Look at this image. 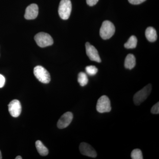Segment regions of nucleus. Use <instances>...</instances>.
Returning <instances> with one entry per match:
<instances>
[{
  "label": "nucleus",
  "mask_w": 159,
  "mask_h": 159,
  "mask_svg": "<svg viewBox=\"0 0 159 159\" xmlns=\"http://www.w3.org/2000/svg\"><path fill=\"white\" fill-rule=\"evenodd\" d=\"M115 31V27L113 23L110 21L106 20L102 23L99 34L102 39H108L114 35Z\"/></svg>",
  "instance_id": "1"
},
{
  "label": "nucleus",
  "mask_w": 159,
  "mask_h": 159,
  "mask_svg": "<svg viewBox=\"0 0 159 159\" xmlns=\"http://www.w3.org/2000/svg\"><path fill=\"white\" fill-rule=\"evenodd\" d=\"M34 40L38 45L41 48H45L52 45L54 43L53 38L50 34L45 32H39L34 36Z\"/></svg>",
  "instance_id": "4"
},
{
  "label": "nucleus",
  "mask_w": 159,
  "mask_h": 159,
  "mask_svg": "<svg viewBox=\"0 0 159 159\" xmlns=\"http://www.w3.org/2000/svg\"><path fill=\"white\" fill-rule=\"evenodd\" d=\"M39 8L35 4L29 5L26 8L25 17L27 20H33L36 18L38 15Z\"/></svg>",
  "instance_id": "11"
},
{
  "label": "nucleus",
  "mask_w": 159,
  "mask_h": 159,
  "mask_svg": "<svg viewBox=\"0 0 159 159\" xmlns=\"http://www.w3.org/2000/svg\"><path fill=\"white\" fill-rule=\"evenodd\" d=\"M137 38L134 35L130 36L127 42L124 44V47L126 49H134L136 47L137 45Z\"/></svg>",
  "instance_id": "15"
},
{
  "label": "nucleus",
  "mask_w": 159,
  "mask_h": 159,
  "mask_svg": "<svg viewBox=\"0 0 159 159\" xmlns=\"http://www.w3.org/2000/svg\"><path fill=\"white\" fill-rule=\"evenodd\" d=\"M80 151L82 154L91 157L95 158L97 156V153L91 145L85 142H82L79 146Z\"/></svg>",
  "instance_id": "10"
},
{
  "label": "nucleus",
  "mask_w": 159,
  "mask_h": 159,
  "mask_svg": "<svg viewBox=\"0 0 159 159\" xmlns=\"http://www.w3.org/2000/svg\"><path fill=\"white\" fill-rule=\"evenodd\" d=\"M78 82L80 85L81 86L84 87L88 83L89 79L88 78L87 75L84 72H80L78 75Z\"/></svg>",
  "instance_id": "16"
},
{
  "label": "nucleus",
  "mask_w": 159,
  "mask_h": 159,
  "mask_svg": "<svg viewBox=\"0 0 159 159\" xmlns=\"http://www.w3.org/2000/svg\"><path fill=\"white\" fill-rule=\"evenodd\" d=\"M151 112L153 114H158L159 113V102H158L152 107Z\"/></svg>",
  "instance_id": "19"
},
{
  "label": "nucleus",
  "mask_w": 159,
  "mask_h": 159,
  "mask_svg": "<svg viewBox=\"0 0 159 159\" xmlns=\"http://www.w3.org/2000/svg\"><path fill=\"white\" fill-rule=\"evenodd\" d=\"M85 48L87 55L91 61L99 63L101 62L98 51L93 46L88 42L86 43Z\"/></svg>",
  "instance_id": "7"
},
{
  "label": "nucleus",
  "mask_w": 159,
  "mask_h": 159,
  "mask_svg": "<svg viewBox=\"0 0 159 159\" xmlns=\"http://www.w3.org/2000/svg\"><path fill=\"white\" fill-rule=\"evenodd\" d=\"M34 74L35 77L42 83L48 84L51 81L50 74L42 66H38L34 68Z\"/></svg>",
  "instance_id": "5"
},
{
  "label": "nucleus",
  "mask_w": 159,
  "mask_h": 159,
  "mask_svg": "<svg viewBox=\"0 0 159 159\" xmlns=\"http://www.w3.org/2000/svg\"><path fill=\"white\" fill-rule=\"evenodd\" d=\"M145 1L146 0H128L129 2L133 5H139Z\"/></svg>",
  "instance_id": "20"
},
{
  "label": "nucleus",
  "mask_w": 159,
  "mask_h": 159,
  "mask_svg": "<svg viewBox=\"0 0 159 159\" xmlns=\"http://www.w3.org/2000/svg\"><path fill=\"white\" fill-rule=\"evenodd\" d=\"M136 65V58L133 54H129L125 57L124 66L125 68L131 70Z\"/></svg>",
  "instance_id": "13"
},
{
  "label": "nucleus",
  "mask_w": 159,
  "mask_h": 159,
  "mask_svg": "<svg viewBox=\"0 0 159 159\" xmlns=\"http://www.w3.org/2000/svg\"><path fill=\"white\" fill-rule=\"evenodd\" d=\"M16 159H22V157H21L20 156H17L15 158Z\"/></svg>",
  "instance_id": "23"
},
{
  "label": "nucleus",
  "mask_w": 159,
  "mask_h": 159,
  "mask_svg": "<svg viewBox=\"0 0 159 159\" xmlns=\"http://www.w3.org/2000/svg\"><path fill=\"white\" fill-rule=\"evenodd\" d=\"M99 0H86V2L89 6H93L97 4Z\"/></svg>",
  "instance_id": "22"
},
{
  "label": "nucleus",
  "mask_w": 159,
  "mask_h": 159,
  "mask_svg": "<svg viewBox=\"0 0 159 159\" xmlns=\"http://www.w3.org/2000/svg\"><path fill=\"white\" fill-rule=\"evenodd\" d=\"M145 36L150 42H154L157 39V31L155 29L151 27H148L145 31Z\"/></svg>",
  "instance_id": "12"
},
{
  "label": "nucleus",
  "mask_w": 159,
  "mask_h": 159,
  "mask_svg": "<svg viewBox=\"0 0 159 159\" xmlns=\"http://www.w3.org/2000/svg\"><path fill=\"white\" fill-rule=\"evenodd\" d=\"M73 119V115L71 112H67L61 117L57 123V126L60 129L68 126Z\"/></svg>",
  "instance_id": "9"
},
{
  "label": "nucleus",
  "mask_w": 159,
  "mask_h": 159,
  "mask_svg": "<svg viewBox=\"0 0 159 159\" xmlns=\"http://www.w3.org/2000/svg\"><path fill=\"white\" fill-rule=\"evenodd\" d=\"M97 110L100 113L109 112L111 110L110 100L106 96H102L97 101Z\"/></svg>",
  "instance_id": "6"
},
{
  "label": "nucleus",
  "mask_w": 159,
  "mask_h": 159,
  "mask_svg": "<svg viewBox=\"0 0 159 159\" xmlns=\"http://www.w3.org/2000/svg\"><path fill=\"white\" fill-rule=\"evenodd\" d=\"M9 113L11 116L17 118L20 115L22 111V107L20 102L17 99L12 100L8 105Z\"/></svg>",
  "instance_id": "8"
},
{
  "label": "nucleus",
  "mask_w": 159,
  "mask_h": 159,
  "mask_svg": "<svg viewBox=\"0 0 159 159\" xmlns=\"http://www.w3.org/2000/svg\"><path fill=\"white\" fill-rule=\"evenodd\" d=\"M87 74L90 76H94L97 74L98 72V69L94 66H87L85 68Z\"/></svg>",
  "instance_id": "18"
},
{
  "label": "nucleus",
  "mask_w": 159,
  "mask_h": 159,
  "mask_svg": "<svg viewBox=\"0 0 159 159\" xmlns=\"http://www.w3.org/2000/svg\"><path fill=\"white\" fill-rule=\"evenodd\" d=\"M35 147L40 155L42 156L48 155L49 152L48 149L39 140H38L35 142Z\"/></svg>",
  "instance_id": "14"
},
{
  "label": "nucleus",
  "mask_w": 159,
  "mask_h": 159,
  "mask_svg": "<svg viewBox=\"0 0 159 159\" xmlns=\"http://www.w3.org/2000/svg\"><path fill=\"white\" fill-rule=\"evenodd\" d=\"M2 159V154H1V151H0V159Z\"/></svg>",
  "instance_id": "24"
},
{
  "label": "nucleus",
  "mask_w": 159,
  "mask_h": 159,
  "mask_svg": "<svg viewBox=\"0 0 159 159\" xmlns=\"http://www.w3.org/2000/svg\"><path fill=\"white\" fill-rule=\"evenodd\" d=\"M131 157L133 159H143L142 152L140 149H135L132 151L131 153Z\"/></svg>",
  "instance_id": "17"
},
{
  "label": "nucleus",
  "mask_w": 159,
  "mask_h": 159,
  "mask_svg": "<svg viewBox=\"0 0 159 159\" xmlns=\"http://www.w3.org/2000/svg\"><path fill=\"white\" fill-rule=\"evenodd\" d=\"M152 91V85L149 84L145 86L134 95V102L136 105H139L145 101L149 96Z\"/></svg>",
  "instance_id": "2"
},
{
  "label": "nucleus",
  "mask_w": 159,
  "mask_h": 159,
  "mask_svg": "<svg viewBox=\"0 0 159 159\" xmlns=\"http://www.w3.org/2000/svg\"><path fill=\"white\" fill-rule=\"evenodd\" d=\"M6 82L5 77L2 74H0V88L3 87Z\"/></svg>",
  "instance_id": "21"
},
{
  "label": "nucleus",
  "mask_w": 159,
  "mask_h": 159,
  "mask_svg": "<svg viewBox=\"0 0 159 159\" xmlns=\"http://www.w3.org/2000/svg\"><path fill=\"white\" fill-rule=\"evenodd\" d=\"M72 11L70 0H61L58 8V14L62 20H67L70 17Z\"/></svg>",
  "instance_id": "3"
}]
</instances>
